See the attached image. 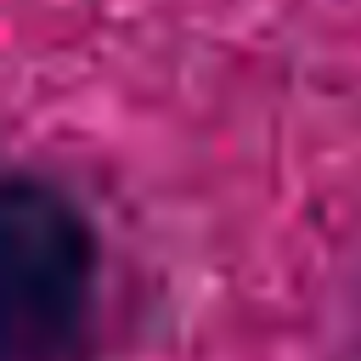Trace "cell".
<instances>
[{
    "label": "cell",
    "instance_id": "obj_1",
    "mask_svg": "<svg viewBox=\"0 0 361 361\" xmlns=\"http://www.w3.org/2000/svg\"><path fill=\"white\" fill-rule=\"evenodd\" d=\"M107 248L90 203L51 169L0 180V361H90Z\"/></svg>",
    "mask_w": 361,
    "mask_h": 361
}]
</instances>
